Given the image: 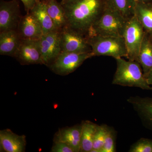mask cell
I'll list each match as a JSON object with an SVG mask.
<instances>
[{"mask_svg": "<svg viewBox=\"0 0 152 152\" xmlns=\"http://www.w3.org/2000/svg\"><path fill=\"white\" fill-rule=\"evenodd\" d=\"M82 124L60 129L55 134L53 142H62L72 147L75 152L80 150Z\"/></svg>", "mask_w": 152, "mask_h": 152, "instance_id": "cell-14", "label": "cell"}, {"mask_svg": "<svg viewBox=\"0 0 152 152\" xmlns=\"http://www.w3.org/2000/svg\"><path fill=\"white\" fill-rule=\"evenodd\" d=\"M67 26L86 37L105 8L104 0H62Z\"/></svg>", "mask_w": 152, "mask_h": 152, "instance_id": "cell-1", "label": "cell"}, {"mask_svg": "<svg viewBox=\"0 0 152 152\" xmlns=\"http://www.w3.org/2000/svg\"><path fill=\"white\" fill-rule=\"evenodd\" d=\"M52 152H75V150L68 145L62 142H53V145L51 150Z\"/></svg>", "mask_w": 152, "mask_h": 152, "instance_id": "cell-25", "label": "cell"}, {"mask_svg": "<svg viewBox=\"0 0 152 152\" xmlns=\"http://www.w3.org/2000/svg\"><path fill=\"white\" fill-rule=\"evenodd\" d=\"M148 84L152 87V69L145 77Z\"/></svg>", "mask_w": 152, "mask_h": 152, "instance_id": "cell-27", "label": "cell"}, {"mask_svg": "<svg viewBox=\"0 0 152 152\" xmlns=\"http://www.w3.org/2000/svg\"><path fill=\"white\" fill-rule=\"evenodd\" d=\"M45 6L47 12L51 17L56 28L60 30L67 26L64 11L61 3L57 0H40Z\"/></svg>", "mask_w": 152, "mask_h": 152, "instance_id": "cell-18", "label": "cell"}, {"mask_svg": "<svg viewBox=\"0 0 152 152\" xmlns=\"http://www.w3.org/2000/svg\"><path fill=\"white\" fill-rule=\"evenodd\" d=\"M24 6L25 10L27 13L30 12V11L35 5L37 0H21Z\"/></svg>", "mask_w": 152, "mask_h": 152, "instance_id": "cell-26", "label": "cell"}, {"mask_svg": "<svg viewBox=\"0 0 152 152\" xmlns=\"http://www.w3.org/2000/svg\"><path fill=\"white\" fill-rule=\"evenodd\" d=\"M136 3H152V0H134Z\"/></svg>", "mask_w": 152, "mask_h": 152, "instance_id": "cell-28", "label": "cell"}, {"mask_svg": "<svg viewBox=\"0 0 152 152\" xmlns=\"http://www.w3.org/2000/svg\"><path fill=\"white\" fill-rule=\"evenodd\" d=\"M129 152H152V140L142 138L131 146Z\"/></svg>", "mask_w": 152, "mask_h": 152, "instance_id": "cell-24", "label": "cell"}, {"mask_svg": "<svg viewBox=\"0 0 152 152\" xmlns=\"http://www.w3.org/2000/svg\"><path fill=\"white\" fill-rule=\"evenodd\" d=\"M17 31L22 39L39 40L43 34L39 23L30 12L22 17Z\"/></svg>", "mask_w": 152, "mask_h": 152, "instance_id": "cell-13", "label": "cell"}, {"mask_svg": "<svg viewBox=\"0 0 152 152\" xmlns=\"http://www.w3.org/2000/svg\"><path fill=\"white\" fill-rule=\"evenodd\" d=\"M116 132L113 128L108 126L105 140L101 152H115L116 150Z\"/></svg>", "mask_w": 152, "mask_h": 152, "instance_id": "cell-23", "label": "cell"}, {"mask_svg": "<svg viewBox=\"0 0 152 152\" xmlns=\"http://www.w3.org/2000/svg\"><path fill=\"white\" fill-rule=\"evenodd\" d=\"M40 1V0H37V1Z\"/></svg>", "mask_w": 152, "mask_h": 152, "instance_id": "cell-29", "label": "cell"}, {"mask_svg": "<svg viewBox=\"0 0 152 152\" xmlns=\"http://www.w3.org/2000/svg\"><path fill=\"white\" fill-rule=\"evenodd\" d=\"M116 61L117 68L112 81L113 85L152 90L138 62L129 60L126 61L123 58H117Z\"/></svg>", "mask_w": 152, "mask_h": 152, "instance_id": "cell-2", "label": "cell"}, {"mask_svg": "<svg viewBox=\"0 0 152 152\" xmlns=\"http://www.w3.org/2000/svg\"><path fill=\"white\" fill-rule=\"evenodd\" d=\"M94 56L92 52H61L56 59L48 67L56 75L63 76L67 75L80 66L86 60Z\"/></svg>", "mask_w": 152, "mask_h": 152, "instance_id": "cell-5", "label": "cell"}, {"mask_svg": "<svg viewBox=\"0 0 152 152\" xmlns=\"http://www.w3.org/2000/svg\"><path fill=\"white\" fill-rule=\"evenodd\" d=\"M30 13L35 17L39 23L43 34L58 31L48 13L45 6L40 0L37 1L34 8L30 10Z\"/></svg>", "mask_w": 152, "mask_h": 152, "instance_id": "cell-16", "label": "cell"}, {"mask_svg": "<svg viewBox=\"0 0 152 152\" xmlns=\"http://www.w3.org/2000/svg\"><path fill=\"white\" fill-rule=\"evenodd\" d=\"M145 32L135 15L128 20L123 37L127 51L126 58L137 61Z\"/></svg>", "mask_w": 152, "mask_h": 152, "instance_id": "cell-6", "label": "cell"}, {"mask_svg": "<svg viewBox=\"0 0 152 152\" xmlns=\"http://www.w3.org/2000/svg\"><path fill=\"white\" fill-rule=\"evenodd\" d=\"M135 16L145 32L152 36V3H136Z\"/></svg>", "mask_w": 152, "mask_h": 152, "instance_id": "cell-19", "label": "cell"}, {"mask_svg": "<svg viewBox=\"0 0 152 152\" xmlns=\"http://www.w3.org/2000/svg\"><path fill=\"white\" fill-rule=\"evenodd\" d=\"M108 126L105 124L99 126L95 134L93 149L91 152H101L105 140Z\"/></svg>", "mask_w": 152, "mask_h": 152, "instance_id": "cell-22", "label": "cell"}, {"mask_svg": "<svg viewBox=\"0 0 152 152\" xmlns=\"http://www.w3.org/2000/svg\"><path fill=\"white\" fill-rule=\"evenodd\" d=\"M138 62L145 77L152 69V36L145 32L139 52Z\"/></svg>", "mask_w": 152, "mask_h": 152, "instance_id": "cell-17", "label": "cell"}, {"mask_svg": "<svg viewBox=\"0 0 152 152\" xmlns=\"http://www.w3.org/2000/svg\"><path fill=\"white\" fill-rule=\"evenodd\" d=\"M39 43L43 65L48 66L61 53L59 31L43 34Z\"/></svg>", "mask_w": 152, "mask_h": 152, "instance_id": "cell-10", "label": "cell"}, {"mask_svg": "<svg viewBox=\"0 0 152 152\" xmlns=\"http://www.w3.org/2000/svg\"><path fill=\"white\" fill-rule=\"evenodd\" d=\"M23 17L18 0L0 1V32L17 30Z\"/></svg>", "mask_w": 152, "mask_h": 152, "instance_id": "cell-8", "label": "cell"}, {"mask_svg": "<svg viewBox=\"0 0 152 152\" xmlns=\"http://www.w3.org/2000/svg\"><path fill=\"white\" fill-rule=\"evenodd\" d=\"M26 136L19 135L10 129L0 131L1 152H24L26 146Z\"/></svg>", "mask_w": 152, "mask_h": 152, "instance_id": "cell-12", "label": "cell"}, {"mask_svg": "<svg viewBox=\"0 0 152 152\" xmlns=\"http://www.w3.org/2000/svg\"><path fill=\"white\" fill-rule=\"evenodd\" d=\"M144 126L152 131V97L133 96L127 99Z\"/></svg>", "mask_w": 152, "mask_h": 152, "instance_id": "cell-11", "label": "cell"}, {"mask_svg": "<svg viewBox=\"0 0 152 152\" xmlns=\"http://www.w3.org/2000/svg\"><path fill=\"white\" fill-rule=\"evenodd\" d=\"M105 7L119 13L126 20L135 15L134 0H104Z\"/></svg>", "mask_w": 152, "mask_h": 152, "instance_id": "cell-21", "label": "cell"}, {"mask_svg": "<svg viewBox=\"0 0 152 152\" xmlns=\"http://www.w3.org/2000/svg\"><path fill=\"white\" fill-rule=\"evenodd\" d=\"M81 136L80 152H91L94 138L99 125L89 121H83Z\"/></svg>", "mask_w": 152, "mask_h": 152, "instance_id": "cell-20", "label": "cell"}, {"mask_svg": "<svg viewBox=\"0 0 152 152\" xmlns=\"http://www.w3.org/2000/svg\"><path fill=\"white\" fill-rule=\"evenodd\" d=\"M61 52L86 53L92 52L86 37L67 26L59 30Z\"/></svg>", "mask_w": 152, "mask_h": 152, "instance_id": "cell-7", "label": "cell"}, {"mask_svg": "<svg viewBox=\"0 0 152 152\" xmlns=\"http://www.w3.org/2000/svg\"><path fill=\"white\" fill-rule=\"evenodd\" d=\"M14 58L22 65H43L39 39H22Z\"/></svg>", "mask_w": 152, "mask_h": 152, "instance_id": "cell-9", "label": "cell"}, {"mask_svg": "<svg viewBox=\"0 0 152 152\" xmlns=\"http://www.w3.org/2000/svg\"><path fill=\"white\" fill-rule=\"evenodd\" d=\"M22 39L17 30L0 32V54L14 57Z\"/></svg>", "mask_w": 152, "mask_h": 152, "instance_id": "cell-15", "label": "cell"}, {"mask_svg": "<svg viewBox=\"0 0 152 152\" xmlns=\"http://www.w3.org/2000/svg\"><path fill=\"white\" fill-rule=\"evenodd\" d=\"M88 43L95 56H108L115 58L126 57L127 51L122 37L93 35L86 37Z\"/></svg>", "mask_w": 152, "mask_h": 152, "instance_id": "cell-4", "label": "cell"}, {"mask_svg": "<svg viewBox=\"0 0 152 152\" xmlns=\"http://www.w3.org/2000/svg\"><path fill=\"white\" fill-rule=\"evenodd\" d=\"M127 22L119 13L105 7L86 37L93 35L123 37Z\"/></svg>", "mask_w": 152, "mask_h": 152, "instance_id": "cell-3", "label": "cell"}]
</instances>
